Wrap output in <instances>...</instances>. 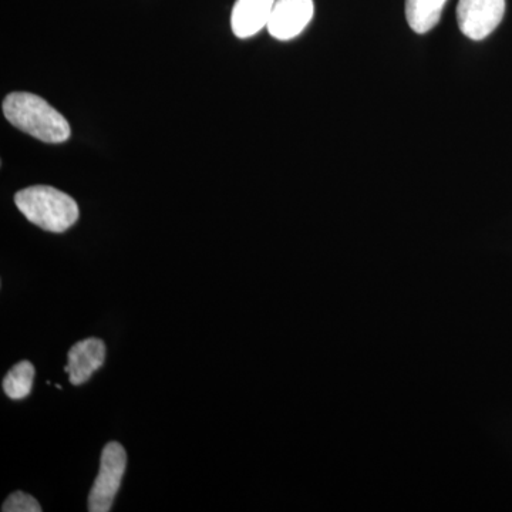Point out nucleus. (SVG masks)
Wrapping results in <instances>:
<instances>
[{"label":"nucleus","instance_id":"obj_8","mask_svg":"<svg viewBox=\"0 0 512 512\" xmlns=\"http://www.w3.org/2000/svg\"><path fill=\"white\" fill-rule=\"evenodd\" d=\"M447 0H406V18L414 32L423 35L440 22Z\"/></svg>","mask_w":512,"mask_h":512},{"label":"nucleus","instance_id":"obj_9","mask_svg":"<svg viewBox=\"0 0 512 512\" xmlns=\"http://www.w3.org/2000/svg\"><path fill=\"white\" fill-rule=\"evenodd\" d=\"M33 380H35V367L28 360H23L9 370L8 375L3 379V390L9 399H26L32 392Z\"/></svg>","mask_w":512,"mask_h":512},{"label":"nucleus","instance_id":"obj_1","mask_svg":"<svg viewBox=\"0 0 512 512\" xmlns=\"http://www.w3.org/2000/svg\"><path fill=\"white\" fill-rule=\"evenodd\" d=\"M3 114L10 124L43 143H64L72 134L62 114L36 94H9L3 100Z\"/></svg>","mask_w":512,"mask_h":512},{"label":"nucleus","instance_id":"obj_6","mask_svg":"<svg viewBox=\"0 0 512 512\" xmlns=\"http://www.w3.org/2000/svg\"><path fill=\"white\" fill-rule=\"evenodd\" d=\"M106 359V345L103 340L89 338L77 342L69 352V363L64 372L69 373L70 383L80 386L89 382L96 370L103 366Z\"/></svg>","mask_w":512,"mask_h":512},{"label":"nucleus","instance_id":"obj_7","mask_svg":"<svg viewBox=\"0 0 512 512\" xmlns=\"http://www.w3.org/2000/svg\"><path fill=\"white\" fill-rule=\"evenodd\" d=\"M275 0H237L232 9L231 28L239 39H248L266 28Z\"/></svg>","mask_w":512,"mask_h":512},{"label":"nucleus","instance_id":"obj_2","mask_svg":"<svg viewBox=\"0 0 512 512\" xmlns=\"http://www.w3.org/2000/svg\"><path fill=\"white\" fill-rule=\"evenodd\" d=\"M15 204L32 224L45 231L60 232L79 220V207L70 195L47 185L25 188L15 195Z\"/></svg>","mask_w":512,"mask_h":512},{"label":"nucleus","instance_id":"obj_4","mask_svg":"<svg viewBox=\"0 0 512 512\" xmlns=\"http://www.w3.org/2000/svg\"><path fill=\"white\" fill-rule=\"evenodd\" d=\"M504 13L505 0H460L458 28L468 39L483 40L498 28Z\"/></svg>","mask_w":512,"mask_h":512},{"label":"nucleus","instance_id":"obj_3","mask_svg":"<svg viewBox=\"0 0 512 512\" xmlns=\"http://www.w3.org/2000/svg\"><path fill=\"white\" fill-rule=\"evenodd\" d=\"M127 467V454L120 443L107 444L101 453L100 471L89 495L90 512H109L119 493Z\"/></svg>","mask_w":512,"mask_h":512},{"label":"nucleus","instance_id":"obj_5","mask_svg":"<svg viewBox=\"0 0 512 512\" xmlns=\"http://www.w3.org/2000/svg\"><path fill=\"white\" fill-rule=\"evenodd\" d=\"M315 13L313 0H275L268 28L272 37L291 40L301 35Z\"/></svg>","mask_w":512,"mask_h":512},{"label":"nucleus","instance_id":"obj_10","mask_svg":"<svg viewBox=\"0 0 512 512\" xmlns=\"http://www.w3.org/2000/svg\"><path fill=\"white\" fill-rule=\"evenodd\" d=\"M3 512H42V507L37 503L32 495L25 493H13L8 500L3 503Z\"/></svg>","mask_w":512,"mask_h":512}]
</instances>
